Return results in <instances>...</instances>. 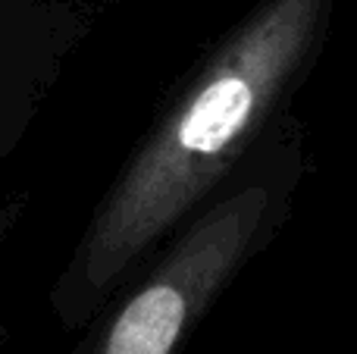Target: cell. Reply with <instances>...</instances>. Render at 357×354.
Masks as SVG:
<instances>
[{"mask_svg": "<svg viewBox=\"0 0 357 354\" xmlns=\"http://www.w3.org/2000/svg\"><path fill=\"white\" fill-rule=\"evenodd\" d=\"M335 0H260L178 82L98 201L50 286L63 330H88L157 248L291 113Z\"/></svg>", "mask_w": 357, "mask_h": 354, "instance_id": "cell-1", "label": "cell"}, {"mask_svg": "<svg viewBox=\"0 0 357 354\" xmlns=\"http://www.w3.org/2000/svg\"><path fill=\"white\" fill-rule=\"evenodd\" d=\"M88 25L82 0H0V163L35 125Z\"/></svg>", "mask_w": 357, "mask_h": 354, "instance_id": "cell-3", "label": "cell"}, {"mask_svg": "<svg viewBox=\"0 0 357 354\" xmlns=\"http://www.w3.org/2000/svg\"><path fill=\"white\" fill-rule=\"evenodd\" d=\"M307 169V129L289 113L160 245L135 282L119 288L79 351L178 354L222 292L279 238Z\"/></svg>", "mask_w": 357, "mask_h": 354, "instance_id": "cell-2", "label": "cell"}]
</instances>
